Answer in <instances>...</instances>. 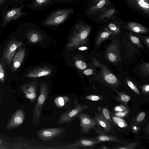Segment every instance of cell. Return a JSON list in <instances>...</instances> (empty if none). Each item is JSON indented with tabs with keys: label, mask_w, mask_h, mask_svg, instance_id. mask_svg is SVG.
Masks as SVG:
<instances>
[{
	"label": "cell",
	"mask_w": 149,
	"mask_h": 149,
	"mask_svg": "<svg viewBox=\"0 0 149 149\" xmlns=\"http://www.w3.org/2000/svg\"><path fill=\"white\" fill-rule=\"evenodd\" d=\"M91 31V28L88 25L80 22L77 23L67 47L69 49H72L86 43Z\"/></svg>",
	"instance_id": "1"
},
{
	"label": "cell",
	"mask_w": 149,
	"mask_h": 149,
	"mask_svg": "<svg viewBox=\"0 0 149 149\" xmlns=\"http://www.w3.org/2000/svg\"><path fill=\"white\" fill-rule=\"evenodd\" d=\"M49 87L45 83L40 84V94L33 110L32 123L36 125L40 121L41 113L49 94Z\"/></svg>",
	"instance_id": "2"
},
{
	"label": "cell",
	"mask_w": 149,
	"mask_h": 149,
	"mask_svg": "<svg viewBox=\"0 0 149 149\" xmlns=\"http://www.w3.org/2000/svg\"><path fill=\"white\" fill-rule=\"evenodd\" d=\"M74 102L73 107L68 109L60 115L57 123L58 124H64L70 123L76 118L77 115L79 113L89 108L87 105L80 103L76 99H74Z\"/></svg>",
	"instance_id": "3"
},
{
	"label": "cell",
	"mask_w": 149,
	"mask_h": 149,
	"mask_svg": "<svg viewBox=\"0 0 149 149\" xmlns=\"http://www.w3.org/2000/svg\"><path fill=\"white\" fill-rule=\"evenodd\" d=\"M94 65L101 68L102 77L104 81L108 86L115 88L118 86L120 83L117 77L107 68L100 63L95 58L93 59Z\"/></svg>",
	"instance_id": "4"
},
{
	"label": "cell",
	"mask_w": 149,
	"mask_h": 149,
	"mask_svg": "<svg viewBox=\"0 0 149 149\" xmlns=\"http://www.w3.org/2000/svg\"><path fill=\"white\" fill-rule=\"evenodd\" d=\"M100 143L93 137L90 138H82L76 141L67 145L55 148V149H92L97 144Z\"/></svg>",
	"instance_id": "5"
},
{
	"label": "cell",
	"mask_w": 149,
	"mask_h": 149,
	"mask_svg": "<svg viewBox=\"0 0 149 149\" xmlns=\"http://www.w3.org/2000/svg\"><path fill=\"white\" fill-rule=\"evenodd\" d=\"M73 12L71 9H66L57 11L52 13L45 21L46 25H56L63 22Z\"/></svg>",
	"instance_id": "6"
},
{
	"label": "cell",
	"mask_w": 149,
	"mask_h": 149,
	"mask_svg": "<svg viewBox=\"0 0 149 149\" xmlns=\"http://www.w3.org/2000/svg\"><path fill=\"white\" fill-rule=\"evenodd\" d=\"M80 120L81 132L88 134L91 130L96 126V124L94 118L88 114L80 113L77 116Z\"/></svg>",
	"instance_id": "7"
},
{
	"label": "cell",
	"mask_w": 149,
	"mask_h": 149,
	"mask_svg": "<svg viewBox=\"0 0 149 149\" xmlns=\"http://www.w3.org/2000/svg\"><path fill=\"white\" fill-rule=\"evenodd\" d=\"M23 45V43L18 40L10 41L3 51V57L8 64L11 65L17 50Z\"/></svg>",
	"instance_id": "8"
},
{
	"label": "cell",
	"mask_w": 149,
	"mask_h": 149,
	"mask_svg": "<svg viewBox=\"0 0 149 149\" xmlns=\"http://www.w3.org/2000/svg\"><path fill=\"white\" fill-rule=\"evenodd\" d=\"M94 113V118L96 124V128L106 133L116 135L114 128L108 121L104 118L98 112L93 109Z\"/></svg>",
	"instance_id": "9"
},
{
	"label": "cell",
	"mask_w": 149,
	"mask_h": 149,
	"mask_svg": "<svg viewBox=\"0 0 149 149\" xmlns=\"http://www.w3.org/2000/svg\"><path fill=\"white\" fill-rule=\"evenodd\" d=\"M64 129L60 127H52L42 129L36 132L39 138L47 141L53 139L61 134Z\"/></svg>",
	"instance_id": "10"
},
{
	"label": "cell",
	"mask_w": 149,
	"mask_h": 149,
	"mask_svg": "<svg viewBox=\"0 0 149 149\" xmlns=\"http://www.w3.org/2000/svg\"><path fill=\"white\" fill-rule=\"evenodd\" d=\"M93 130L97 133L98 135L93 138L100 143L104 142H111L124 144L128 142L127 141L119 139L117 136L112 134L101 131L97 130L96 127L94 128Z\"/></svg>",
	"instance_id": "11"
},
{
	"label": "cell",
	"mask_w": 149,
	"mask_h": 149,
	"mask_svg": "<svg viewBox=\"0 0 149 149\" xmlns=\"http://www.w3.org/2000/svg\"><path fill=\"white\" fill-rule=\"evenodd\" d=\"M106 57L107 60L112 63H116L120 60V47L115 42L112 43L108 47Z\"/></svg>",
	"instance_id": "12"
},
{
	"label": "cell",
	"mask_w": 149,
	"mask_h": 149,
	"mask_svg": "<svg viewBox=\"0 0 149 149\" xmlns=\"http://www.w3.org/2000/svg\"><path fill=\"white\" fill-rule=\"evenodd\" d=\"M37 82L36 81L25 84L21 87L26 97L31 103L34 102L37 96Z\"/></svg>",
	"instance_id": "13"
},
{
	"label": "cell",
	"mask_w": 149,
	"mask_h": 149,
	"mask_svg": "<svg viewBox=\"0 0 149 149\" xmlns=\"http://www.w3.org/2000/svg\"><path fill=\"white\" fill-rule=\"evenodd\" d=\"M25 115L23 110L22 109L18 110L9 121L7 126V129H10L15 128L24 122Z\"/></svg>",
	"instance_id": "14"
},
{
	"label": "cell",
	"mask_w": 149,
	"mask_h": 149,
	"mask_svg": "<svg viewBox=\"0 0 149 149\" xmlns=\"http://www.w3.org/2000/svg\"><path fill=\"white\" fill-rule=\"evenodd\" d=\"M51 69L47 67L37 68L29 72L26 77L31 78H36L49 75L51 73Z\"/></svg>",
	"instance_id": "15"
},
{
	"label": "cell",
	"mask_w": 149,
	"mask_h": 149,
	"mask_svg": "<svg viewBox=\"0 0 149 149\" xmlns=\"http://www.w3.org/2000/svg\"><path fill=\"white\" fill-rule=\"evenodd\" d=\"M25 53V49L23 47H20L15 55L12 65L13 72H15L20 67L24 60Z\"/></svg>",
	"instance_id": "16"
},
{
	"label": "cell",
	"mask_w": 149,
	"mask_h": 149,
	"mask_svg": "<svg viewBox=\"0 0 149 149\" xmlns=\"http://www.w3.org/2000/svg\"><path fill=\"white\" fill-rule=\"evenodd\" d=\"M22 7L13 8L8 11L4 16L3 24L5 25L13 20H16L24 14L22 12Z\"/></svg>",
	"instance_id": "17"
},
{
	"label": "cell",
	"mask_w": 149,
	"mask_h": 149,
	"mask_svg": "<svg viewBox=\"0 0 149 149\" xmlns=\"http://www.w3.org/2000/svg\"><path fill=\"white\" fill-rule=\"evenodd\" d=\"M133 7L143 12L146 14L149 13V0H127Z\"/></svg>",
	"instance_id": "18"
},
{
	"label": "cell",
	"mask_w": 149,
	"mask_h": 149,
	"mask_svg": "<svg viewBox=\"0 0 149 149\" xmlns=\"http://www.w3.org/2000/svg\"><path fill=\"white\" fill-rule=\"evenodd\" d=\"M110 0H101L95 5L91 7L88 9V14H95L106 8H109Z\"/></svg>",
	"instance_id": "19"
},
{
	"label": "cell",
	"mask_w": 149,
	"mask_h": 149,
	"mask_svg": "<svg viewBox=\"0 0 149 149\" xmlns=\"http://www.w3.org/2000/svg\"><path fill=\"white\" fill-rule=\"evenodd\" d=\"M127 27L130 30L137 33H145L148 32V29L142 25L134 22H130Z\"/></svg>",
	"instance_id": "20"
},
{
	"label": "cell",
	"mask_w": 149,
	"mask_h": 149,
	"mask_svg": "<svg viewBox=\"0 0 149 149\" xmlns=\"http://www.w3.org/2000/svg\"><path fill=\"white\" fill-rule=\"evenodd\" d=\"M97 112L104 118L108 121L112 125H116L111 118L109 108L107 106H98L97 108Z\"/></svg>",
	"instance_id": "21"
},
{
	"label": "cell",
	"mask_w": 149,
	"mask_h": 149,
	"mask_svg": "<svg viewBox=\"0 0 149 149\" xmlns=\"http://www.w3.org/2000/svg\"><path fill=\"white\" fill-rule=\"evenodd\" d=\"M146 113L143 111L139 112L132 118L130 125H133L140 127L145 121Z\"/></svg>",
	"instance_id": "22"
},
{
	"label": "cell",
	"mask_w": 149,
	"mask_h": 149,
	"mask_svg": "<svg viewBox=\"0 0 149 149\" xmlns=\"http://www.w3.org/2000/svg\"><path fill=\"white\" fill-rule=\"evenodd\" d=\"M114 90L117 94V96L116 97H114L115 99L117 101L127 105L130 99V96L125 93L120 92L116 89Z\"/></svg>",
	"instance_id": "23"
},
{
	"label": "cell",
	"mask_w": 149,
	"mask_h": 149,
	"mask_svg": "<svg viewBox=\"0 0 149 149\" xmlns=\"http://www.w3.org/2000/svg\"><path fill=\"white\" fill-rule=\"evenodd\" d=\"M70 100L69 98L67 96H59L54 99V102L57 107L61 108L64 107Z\"/></svg>",
	"instance_id": "24"
},
{
	"label": "cell",
	"mask_w": 149,
	"mask_h": 149,
	"mask_svg": "<svg viewBox=\"0 0 149 149\" xmlns=\"http://www.w3.org/2000/svg\"><path fill=\"white\" fill-rule=\"evenodd\" d=\"M27 37L29 41L32 43H36L40 40L42 39L41 34L36 31H31L27 34Z\"/></svg>",
	"instance_id": "25"
},
{
	"label": "cell",
	"mask_w": 149,
	"mask_h": 149,
	"mask_svg": "<svg viewBox=\"0 0 149 149\" xmlns=\"http://www.w3.org/2000/svg\"><path fill=\"white\" fill-rule=\"evenodd\" d=\"M113 33L110 31L105 29V30L101 32L98 36L96 40L95 45H98L104 41L109 38Z\"/></svg>",
	"instance_id": "26"
},
{
	"label": "cell",
	"mask_w": 149,
	"mask_h": 149,
	"mask_svg": "<svg viewBox=\"0 0 149 149\" xmlns=\"http://www.w3.org/2000/svg\"><path fill=\"white\" fill-rule=\"evenodd\" d=\"M114 146L113 149H135L139 145L138 142H134L121 144Z\"/></svg>",
	"instance_id": "27"
},
{
	"label": "cell",
	"mask_w": 149,
	"mask_h": 149,
	"mask_svg": "<svg viewBox=\"0 0 149 149\" xmlns=\"http://www.w3.org/2000/svg\"><path fill=\"white\" fill-rule=\"evenodd\" d=\"M115 11L114 8H107L100 11L101 14L99 16V18L103 19L104 18L112 17Z\"/></svg>",
	"instance_id": "28"
},
{
	"label": "cell",
	"mask_w": 149,
	"mask_h": 149,
	"mask_svg": "<svg viewBox=\"0 0 149 149\" xmlns=\"http://www.w3.org/2000/svg\"><path fill=\"white\" fill-rule=\"evenodd\" d=\"M110 115L112 120L116 125L122 128H125L127 126V124L121 118L115 116L111 114Z\"/></svg>",
	"instance_id": "29"
},
{
	"label": "cell",
	"mask_w": 149,
	"mask_h": 149,
	"mask_svg": "<svg viewBox=\"0 0 149 149\" xmlns=\"http://www.w3.org/2000/svg\"><path fill=\"white\" fill-rule=\"evenodd\" d=\"M128 36L131 41L133 44L138 47H142L143 45L139 38L131 33L129 34Z\"/></svg>",
	"instance_id": "30"
},
{
	"label": "cell",
	"mask_w": 149,
	"mask_h": 149,
	"mask_svg": "<svg viewBox=\"0 0 149 149\" xmlns=\"http://www.w3.org/2000/svg\"><path fill=\"white\" fill-rule=\"evenodd\" d=\"M141 72L145 76H148L149 73V64L148 62L143 64L140 68Z\"/></svg>",
	"instance_id": "31"
},
{
	"label": "cell",
	"mask_w": 149,
	"mask_h": 149,
	"mask_svg": "<svg viewBox=\"0 0 149 149\" xmlns=\"http://www.w3.org/2000/svg\"><path fill=\"white\" fill-rule=\"evenodd\" d=\"M129 109V108L127 105L121 104L114 107L113 111L114 112L123 111Z\"/></svg>",
	"instance_id": "32"
},
{
	"label": "cell",
	"mask_w": 149,
	"mask_h": 149,
	"mask_svg": "<svg viewBox=\"0 0 149 149\" xmlns=\"http://www.w3.org/2000/svg\"><path fill=\"white\" fill-rule=\"evenodd\" d=\"M128 86L137 95H140L139 91L136 86L130 80L127 79L126 80Z\"/></svg>",
	"instance_id": "33"
},
{
	"label": "cell",
	"mask_w": 149,
	"mask_h": 149,
	"mask_svg": "<svg viewBox=\"0 0 149 149\" xmlns=\"http://www.w3.org/2000/svg\"><path fill=\"white\" fill-rule=\"evenodd\" d=\"M129 111V109L123 111L114 112L113 114L111 113L110 112V114L113 116L118 117L121 118H126L128 116Z\"/></svg>",
	"instance_id": "34"
},
{
	"label": "cell",
	"mask_w": 149,
	"mask_h": 149,
	"mask_svg": "<svg viewBox=\"0 0 149 149\" xmlns=\"http://www.w3.org/2000/svg\"><path fill=\"white\" fill-rule=\"evenodd\" d=\"M85 98L89 100L96 101L103 99L102 96L99 95H92L86 96Z\"/></svg>",
	"instance_id": "35"
},
{
	"label": "cell",
	"mask_w": 149,
	"mask_h": 149,
	"mask_svg": "<svg viewBox=\"0 0 149 149\" xmlns=\"http://www.w3.org/2000/svg\"><path fill=\"white\" fill-rule=\"evenodd\" d=\"M50 0H35L33 4V7H36L41 6L47 3Z\"/></svg>",
	"instance_id": "36"
},
{
	"label": "cell",
	"mask_w": 149,
	"mask_h": 149,
	"mask_svg": "<svg viewBox=\"0 0 149 149\" xmlns=\"http://www.w3.org/2000/svg\"><path fill=\"white\" fill-rule=\"evenodd\" d=\"M109 28L113 34H117L119 31V28L114 24L111 23L109 25Z\"/></svg>",
	"instance_id": "37"
},
{
	"label": "cell",
	"mask_w": 149,
	"mask_h": 149,
	"mask_svg": "<svg viewBox=\"0 0 149 149\" xmlns=\"http://www.w3.org/2000/svg\"><path fill=\"white\" fill-rule=\"evenodd\" d=\"M75 64L77 67L81 69L84 70L86 67V63L81 60L77 61Z\"/></svg>",
	"instance_id": "38"
},
{
	"label": "cell",
	"mask_w": 149,
	"mask_h": 149,
	"mask_svg": "<svg viewBox=\"0 0 149 149\" xmlns=\"http://www.w3.org/2000/svg\"><path fill=\"white\" fill-rule=\"evenodd\" d=\"M141 90L142 93L144 96L148 95L149 93V85L146 84L143 85L142 87Z\"/></svg>",
	"instance_id": "39"
},
{
	"label": "cell",
	"mask_w": 149,
	"mask_h": 149,
	"mask_svg": "<svg viewBox=\"0 0 149 149\" xmlns=\"http://www.w3.org/2000/svg\"><path fill=\"white\" fill-rule=\"evenodd\" d=\"M129 128L131 130L132 133L135 134L138 133L139 129V127L132 125H130Z\"/></svg>",
	"instance_id": "40"
},
{
	"label": "cell",
	"mask_w": 149,
	"mask_h": 149,
	"mask_svg": "<svg viewBox=\"0 0 149 149\" xmlns=\"http://www.w3.org/2000/svg\"><path fill=\"white\" fill-rule=\"evenodd\" d=\"M5 79V74L3 66L0 63V80L3 82Z\"/></svg>",
	"instance_id": "41"
},
{
	"label": "cell",
	"mask_w": 149,
	"mask_h": 149,
	"mask_svg": "<svg viewBox=\"0 0 149 149\" xmlns=\"http://www.w3.org/2000/svg\"><path fill=\"white\" fill-rule=\"evenodd\" d=\"M141 39L148 48L149 47V37L148 36L143 37Z\"/></svg>",
	"instance_id": "42"
},
{
	"label": "cell",
	"mask_w": 149,
	"mask_h": 149,
	"mask_svg": "<svg viewBox=\"0 0 149 149\" xmlns=\"http://www.w3.org/2000/svg\"><path fill=\"white\" fill-rule=\"evenodd\" d=\"M84 73L85 75H89L93 74V72L91 69H86L83 72Z\"/></svg>",
	"instance_id": "43"
},
{
	"label": "cell",
	"mask_w": 149,
	"mask_h": 149,
	"mask_svg": "<svg viewBox=\"0 0 149 149\" xmlns=\"http://www.w3.org/2000/svg\"><path fill=\"white\" fill-rule=\"evenodd\" d=\"M149 123H148L146 125L145 128V133L146 134L148 135L149 134Z\"/></svg>",
	"instance_id": "44"
},
{
	"label": "cell",
	"mask_w": 149,
	"mask_h": 149,
	"mask_svg": "<svg viewBox=\"0 0 149 149\" xmlns=\"http://www.w3.org/2000/svg\"><path fill=\"white\" fill-rule=\"evenodd\" d=\"M88 49L87 47L86 46H82L79 47L78 48V49L81 51H84L87 49Z\"/></svg>",
	"instance_id": "45"
},
{
	"label": "cell",
	"mask_w": 149,
	"mask_h": 149,
	"mask_svg": "<svg viewBox=\"0 0 149 149\" xmlns=\"http://www.w3.org/2000/svg\"><path fill=\"white\" fill-rule=\"evenodd\" d=\"M100 0H92V5L93 6L95 5Z\"/></svg>",
	"instance_id": "46"
},
{
	"label": "cell",
	"mask_w": 149,
	"mask_h": 149,
	"mask_svg": "<svg viewBox=\"0 0 149 149\" xmlns=\"http://www.w3.org/2000/svg\"><path fill=\"white\" fill-rule=\"evenodd\" d=\"M99 149H109V148L107 146H101L100 147L97 148Z\"/></svg>",
	"instance_id": "47"
},
{
	"label": "cell",
	"mask_w": 149,
	"mask_h": 149,
	"mask_svg": "<svg viewBox=\"0 0 149 149\" xmlns=\"http://www.w3.org/2000/svg\"><path fill=\"white\" fill-rule=\"evenodd\" d=\"M4 1L5 0H0V6L2 5Z\"/></svg>",
	"instance_id": "48"
},
{
	"label": "cell",
	"mask_w": 149,
	"mask_h": 149,
	"mask_svg": "<svg viewBox=\"0 0 149 149\" xmlns=\"http://www.w3.org/2000/svg\"><path fill=\"white\" fill-rule=\"evenodd\" d=\"M1 141L0 140V145H1Z\"/></svg>",
	"instance_id": "49"
},
{
	"label": "cell",
	"mask_w": 149,
	"mask_h": 149,
	"mask_svg": "<svg viewBox=\"0 0 149 149\" xmlns=\"http://www.w3.org/2000/svg\"><path fill=\"white\" fill-rule=\"evenodd\" d=\"M16 0V1H17V0Z\"/></svg>",
	"instance_id": "50"
}]
</instances>
